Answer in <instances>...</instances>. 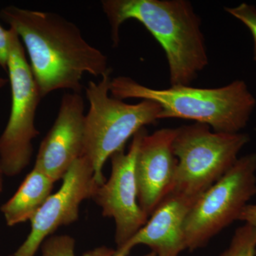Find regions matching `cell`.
I'll return each mask as SVG.
<instances>
[{"label":"cell","instance_id":"277c9868","mask_svg":"<svg viewBox=\"0 0 256 256\" xmlns=\"http://www.w3.org/2000/svg\"><path fill=\"white\" fill-rule=\"evenodd\" d=\"M111 69L100 82L90 80L86 88L89 109L86 114L84 154L92 163L98 186L106 182V162L116 152L124 150L128 140L160 120L162 108L154 101L129 104L110 94Z\"/></svg>","mask_w":256,"mask_h":256},{"label":"cell","instance_id":"5b68a950","mask_svg":"<svg viewBox=\"0 0 256 256\" xmlns=\"http://www.w3.org/2000/svg\"><path fill=\"white\" fill-rule=\"evenodd\" d=\"M249 140L247 134L214 132L196 122L176 128L173 149L178 166L172 192L197 200L235 164Z\"/></svg>","mask_w":256,"mask_h":256},{"label":"cell","instance_id":"9a60e30c","mask_svg":"<svg viewBox=\"0 0 256 256\" xmlns=\"http://www.w3.org/2000/svg\"><path fill=\"white\" fill-rule=\"evenodd\" d=\"M76 240L68 235L50 236L42 244V256H76Z\"/></svg>","mask_w":256,"mask_h":256},{"label":"cell","instance_id":"ba28073f","mask_svg":"<svg viewBox=\"0 0 256 256\" xmlns=\"http://www.w3.org/2000/svg\"><path fill=\"white\" fill-rule=\"evenodd\" d=\"M146 132L142 128L133 136L128 152L118 151L110 156V178L98 186L92 197L102 216L114 220L117 249L132 238L149 218L138 202L136 174L138 148Z\"/></svg>","mask_w":256,"mask_h":256},{"label":"cell","instance_id":"2e32d148","mask_svg":"<svg viewBox=\"0 0 256 256\" xmlns=\"http://www.w3.org/2000/svg\"><path fill=\"white\" fill-rule=\"evenodd\" d=\"M225 11L240 20L250 30L254 40V58L256 62V8L252 5L242 3L235 8H225Z\"/></svg>","mask_w":256,"mask_h":256},{"label":"cell","instance_id":"9c48e42d","mask_svg":"<svg viewBox=\"0 0 256 256\" xmlns=\"http://www.w3.org/2000/svg\"><path fill=\"white\" fill-rule=\"evenodd\" d=\"M98 186L92 163L82 156L67 172L60 190L50 195L30 220V233L12 256H35L55 230L78 220L82 202L92 198Z\"/></svg>","mask_w":256,"mask_h":256},{"label":"cell","instance_id":"d6986e66","mask_svg":"<svg viewBox=\"0 0 256 256\" xmlns=\"http://www.w3.org/2000/svg\"><path fill=\"white\" fill-rule=\"evenodd\" d=\"M238 220L244 222L256 229V204H248L244 207Z\"/></svg>","mask_w":256,"mask_h":256},{"label":"cell","instance_id":"44dd1931","mask_svg":"<svg viewBox=\"0 0 256 256\" xmlns=\"http://www.w3.org/2000/svg\"><path fill=\"white\" fill-rule=\"evenodd\" d=\"M2 172L1 169H0V193L2 192V190L3 188V181H2V176H3Z\"/></svg>","mask_w":256,"mask_h":256},{"label":"cell","instance_id":"6da1fadb","mask_svg":"<svg viewBox=\"0 0 256 256\" xmlns=\"http://www.w3.org/2000/svg\"><path fill=\"white\" fill-rule=\"evenodd\" d=\"M0 18L26 48L42 98L62 89L80 94L86 74L102 77L110 70L107 56L60 14L12 5L2 9Z\"/></svg>","mask_w":256,"mask_h":256},{"label":"cell","instance_id":"7a4b0ae2","mask_svg":"<svg viewBox=\"0 0 256 256\" xmlns=\"http://www.w3.org/2000/svg\"><path fill=\"white\" fill-rule=\"evenodd\" d=\"M114 46L124 22L142 24L164 50L171 86H190L208 64L202 20L186 0H104Z\"/></svg>","mask_w":256,"mask_h":256},{"label":"cell","instance_id":"8992f818","mask_svg":"<svg viewBox=\"0 0 256 256\" xmlns=\"http://www.w3.org/2000/svg\"><path fill=\"white\" fill-rule=\"evenodd\" d=\"M8 72L12 104L8 124L0 136V169L8 176L18 175L30 164L34 140L40 134L35 126L42 98L26 50L18 34L10 28Z\"/></svg>","mask_w":256,"mask_h":256},{"label":"cell","instance_id":"4fadbf2b","mask_svg":"<svg viewBox=\"0 0 256 256\" xmlns=\"http://www.w3.org/2000/svg\"><path fill=\"white\" fill-rule=\"evenodd\" d=\"M54 182L34 166L18 191L1 207L9 226L31 220L52 194Z\"/></svg>","mask_w":256,"mask_h":256},{"label":"cell","instance_id":"e0dca14e","mask_svg":"<svg viewBox=\"0 0 256 256\" xmlns=\"http://www.w3.org/2000/svg\"><path fill=\"white\" fill-rule=\"evenodd\" d=\"M10 57V30L0 25V67L8 70Z\"/></svg>","mask_w":256,"mask_h":256},{"label":"cell","instance_id":"52a82bcc","mask_svg":"<svg viewBox=\"0 0 256 256\" xmlns=\"http://www.w3.org/2000/svg\"><path fill=\"white\" fill-rule=\"evenodd\" d=\"M256 194V153L238 158L225 174L197 198L184 226L186 248L193 252L228 227Z\"/></svg>","mask_w":256,"mask_h":256},{"label":"cell","instance_id":"7c38bea8","mask_svg":"<svg viewBox=\"0 0 256 256\" xmlns=\"http://www.w3.org/2000/svg\"><path fill=\"white\" fill-rule=\"evenodd\" d=\"M196 201L178 192H170L138 233L116 250L128 256L136 246L146 245L158 256H180L186 249L185 222Z\"/></svg>","mask_w":256,"mask_h":256},{"label":"cell","instance_id":"8fae6325","mask_svg":"<svg viewBox=\"0 0 256 256\" xmlns=\"http://www.w3.org/2000/svg\"><path fill=\"white\" fill-rule=\"evenodd\" d=\"M176 128H162L143 136L136 163L138 202L148 216L172 191L178 159L173 142Z\"/></svg>","mask_w":256,"mask_h":256},{"label":"cell","instance_id":"ffe728a7","mask_svg":"<svg viewBox=\"0 0 256 256\" xmlns=\"http://www.w3.org/2000/svg\"><path fill=\"white\" fill-rule=\"evenodd\" d=\"M8 82H9V80H8V79L0 77V89L2 88L3 87L5 86Z\"/></svg>","mask_w":256,"mask_h":256},{"label":"cell","instance_id":"5bb4252c","mask_svg":"<svg viewBox=\"0 0 256 256\" xmlns=\"http://www.w3.org/2000/svg\"><path fill=\"white\" fill-rule=\"evenodd\" d=\"M256 229L245 224L234 234L230 245L220 256H255Z\"/></svg>","mask_w":256,"mask_h":256},{"label":"cell","instance_id":"ac0fdd59","mask_svg":"<svg viewBox=\"0 0 256 256\" xmlns=\"http://www.w3.org/2000/svg\"><path fill=\"white\" fill-rule=\"evenodd\" d=\"M82 256H128L121 255L118 254L117 250L110 248L106 246H100L95 248L92 250H88V252H84ZM142 256H158L154 252H150V254Z\"/></svg>","mask_w":256,"mask_h":256},{"label":"cell","instance_id":"30bf717a","mask_svg":"<svg viewBox=\"0 0 256 256\" xmlns=\"http://www.w3.org/2000/svg\"><path fill=\"white\" fill-rule=\"evenodd\" d=\"M85 106L79 92H66L53 126L38 148L34 168L54 182L63 180L74 163L82 156Z\"/></svg>","mask_w":256,"mask_h":256},{"label":"cell","instance_id":"3957f363","mask_svg":"<svg viewBox=\"0 0 256 256\" xmlns=\"http://www.w3.org/2000/svg\"><path fill=\"white\" fill-rule=\"evenodd\" d=\"M110 94L122 100L154 101L162 108L160 120H190L217 132H239L246 126L256 104L246 84L240 80L214 88L176 86L156 89L130 77L118 76L111 79Z\"/></svg>","mask_w":256,"mask_h":256}]
</instances>
